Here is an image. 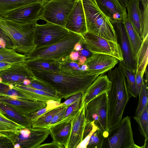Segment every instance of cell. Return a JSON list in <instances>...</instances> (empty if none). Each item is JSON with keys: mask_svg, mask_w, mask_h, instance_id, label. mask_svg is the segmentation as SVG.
I'll use <instances>...</instances> for the list:
<instances>
[{"mask_svg": "<svg viewBox=\"0 0 148 148\" xmlns=\"http://www.w3.org/2000/svg\"><path fill=\"white\" fill-rule=\"evenodd\" d=\"M31 81L28 79H25L23 83L20 84L23 85L25 86H28L31 82Z\"/></svg>", "mask_w": 148, "mask_h": 148, "instance_id": "11a10c76", "label": "cell"}, {"mask_svg": "<svg viewBox=\"0 0 148 148\" xmlns=\"http://www.w3.org/2000/svg\"><path fill=\"white\" fill-rule=\"evenodd\" d=\"M78 51L79 54L85 56L86 57L89 54V53L88 52V51L87 50L84 49L83 48Z\"/></svg>", "mask_w": 148, "mask_h": 148, "instance_id": "f5cc1de1", "label": "cell"}, {"mask_svg": "<svg viewBox=\"0 0 148 148\" xmlns=\"http://www.w3.org/2000/svg\"><path fill=\"white\" fill-rule=\"evenodd\" d=\"M82 44L92 54L100 53L112 56L119 61L123 57L119 44L109 40L88 32L82 35Z\"/></svg>", "mask_w": 148, "mask_h": 148, "instance_id": "9c48e42d", "label": "cell"}, {"mask_svg": "<svg viewBox=\"0 0 148 148\" xmlns=\"http://www.w3.org/2000/svg\"><path fill=\"white\" fill-rule=\"evenodd\" d=\"M31 71L36 79L52 88L60 98L65 99L77 93H84L98 76H78L60 71Z\"/></svg>", "mask_w": 148, "mask_h": 148, "instance_id": "6da1fadb", "label": "cell"}, {"mask_svg": "<svg viewBox=\"0 0 148 148\" xmlns=\"http://www.w3.org/2000/svg\"><path fill=\"white\" fill-rule=\"evenodd\" d=\"M148 6L144 9L143 13V27L141 38L143 41L148 36Z\"/></svg>", "mask_w": 148, "mask_h": 148, "instance_id": "f35d334b", "label": "cell"}, {"mask_svg": "<svg viewBox=\"0 0 148 148\" xmlns=\"http://www.w3.org/2000/svg\"><path fill=\"white\" fill-rule=\"evenodd\" d=\"M0 116H1L5 118H7L3 114V113L1 111V110H0Z\"/></svg>", "mask_w": 148, "mask_h": 148, "instance_id": "680465c9", "label": "cell"}, {"mask_svg": "<svg viewBox=\"0 0 148 148\" xmlns=\"http://www.w3.org/2000/svg\"><path fill=\"white\" fill-rule=\"evenodd\" d=\"M101 74L97 77L84 94L82 102L85 105L110 88V82L107 75Z\"/></svg>", "mask_w": 148, "mask_h": 148, "instance_id": "ffe728a7", "label": "cell"}, {"mask_svg": "<svg viewBox=\"0 0 148 148\" xmlns=\"http://www.w3.org/2000/svg\"><path fill=\"white\" fill-rule=\"evenodd\" d=\"M37 22L20 23L0 16V28L12 40L14 47L13 49L20 54L27 56L36 47L34 36Z\"/></svg>", "mask_w": 148, "mask_h": 148, "instance_id": "3957f363", "label": "cell"}, {"mask_svg": "<svg viewBox=\"0 0 148 148\" xmlns=\"http://www.w3.org/2000/svg\"><path fill=\"white\" fill-rule=\"evenodd\" d=\"M44 2L35 3L23 6L12 11L3 17L20 23H28L37 21Z\"/></svg>", "mask_w": 148, "mask_h": 148, "instance_id": "9a60e30c", "label": "cell"}, {"mask_svg": "<svg viewBox=\"0 0 148 148\" xmlns=\"http://www.w3.org/2000/svg\"><path fill=\"white\" fill-rule=\"evenodd\" d=\"M100 10L110 20L123 21L127 17L125 8L118 0H95Z\"/></svg>", "mask_w": 148, "mask_h": 148, "instance_id": "d6986e66", "label": "cell"}, {"mask_svg": "<svg viewBox=\"0 0 148 148\" xmlns=\"http://www.w3.org/2000/svg\"><path fill=\"white\" fill-rule=\"evenodd\" d=\"M82 40L76 43L75 44L74 49L75 51H78L83 48H82L83 45L82 43Z\"/></svg>", "mask_w": 148, "mask_h": 148, "instance_id": "f907efd6", "label": "cell"}, {"mask_svg": "<svg viewBox=\"0 0 148 148\" xmlns=\"http://www.w3.org/2000/svg\"><path fill=\"white\" fill-rule=\"evenodd\" d=\"M138 124L141 134L145 138V143L142 148H148V110L147 105L138 117H133Z\"/></svg>", "mask_w": 148, "mask_h": 148, "instance_id": "4dcf8cb0", "label": "cell"}, {"mask_svg": "<svg viewBox=\"0 0 148 148\" xmlns=\"http://www.w3.org/2000/svg\"><path fill=\"white\" fill-rule=\"evenodd\" d=\"M119 41L123 57L121 62L125 67L135 71L136 69V55L132 49L122 21L110 20Z\"/></svg>", "mask_w": 148, "mask_h": 148, "instance_id": "7c38bea8", "label": "cell"}, {"mask_svg": "<svg viewBox=\"0 0 148 148\" xmlns=\"http://www.w3.org/2000/svg\"><path fill=\"white\" fill-rule=\"evenodd\" d=\"M140 1V0H139Z\"/></svg>", "mask_w": 148, "mask_h": 148, "instance_id": "94428289", "label": "cell"}, {"mask_svg": "<svg viewBox=\"0 0 148 148\" xmlns=\"http://www.w3.org/2000/svg\"><path fill=\"white\" fill-rule=\"evenodd\" d=\"M139 0H130L126 8L128 18L141 38L143 27V13L139 8Z\"/></svg>", "mask_w": 148, "mask_h": 148, "instance_id": "7402d4cb", "label": "cell"}, {"mask_svg": "<svg viewBox=\"0 0 148 148\" xmlns=\"http://www.w3.org/2000/svg\"><path fill=\"white\" fill-rule=\"evenodd\" d=\"M72 120L60 123L49 128L53 141L66 148L71 133Z\"/></svg>", "mask_w": 148, "mask_h": 148, "instance_id": "44dd1931", "label": "cell"}, {"mask_svg": "<svg viewBox=\"0 0 148 148\" xmlns=\"http://www.w3.org/2000/svg\"><path fill=\"white\" fill-rule=\"evenodd\" d=\"M107 72L110 82V88L107 92L109 132L121 121L130 95L125 77L121 69L118 66Z\"/></svg>", "mask_w": 148, "mask_h": 148, "instance_id": "7a4b0ae2", "label": "cell"}, {"mask_svg": "<svg viewBox=\"0 0 148 148\" xmlns=\"http://www.w3.org/2000/svg\"><path fill=\"white\" fill-rule=\"evenodd\" d=\"M14 145L11 140L6 136H0V148H14Z\"/></svg>", "mask_w": 148, "mask_h": 148, "instance_id": "f6af8a7d", "label": "cell"}, {"mask_svg": "<svg viewBox=\"0 0 148 148\" xmlns=\"http://www.w3.org/2000/svg\"><path fill=\"white\" fill-rule=\"evenodd\" d=\"M85 105L82 104L75 117L72 120L71 130L66 148H76L83 138L86 122Z\"/></svg>", "mask_w": 148, "mask_h": 148, "instance_id": "ac0fdd59", "label": "cell"}, {"mask_svg": "<svg viewBox=\"0 0 148 148\" xmlns=\"http://www.w3.org/2000/svg\"><path fill=\"white\" fill-rule=\"evenodd\" d=\"M119 60L110 55L100 53L92 54L87 58L84 64L88 67V74L99 76L114 68Z\"/></svg>", "mask_w": 148, "mask_h": 148, "instance_id": "5bb4252c", "label": "cell"}, {"mask_svg": "<svg viewBox=\"0 0 148 148\" xmlns=\"http://www.w3.org/2000/svg\"><path fill=\"white\" fill-rule=\"evenodd\" d=\"M64 27L82 35L87 32L85 15L81 0H78L69 14Z\"/></svg>", "mask_w": 148, "mask_h": 148, "instance_id": "e0dca14e", "label": "cell"}, {"mask_svg": "<svg viewBox=\"0 0 148 148\" xmlns=\"http://www.w3.org/2000/svg\"><path fill=\"white\" fill-rule=\"evenodd\" d=\"M3 136V135H2L1 134H0V136Z\"/></svg>", "mask_w": 148, "mask_h": 148, "instance_id": "91938a15", "label": "cell"}, {"mask_svg": "<svg viewBox=\"0 0 148 148\" xmlns=\"http://www.w3.org/2000/svg\"><path fill=\"white\" fill-rule=\"evenodd\" d=\"M12 64L3 62H0V70L10 66Z\"/></svg>", "mask_w": 148, "mask_h": 148, "instance_id": "816d5d0a", "label": "cell"}, {"mask_svg": "<svg viewBox=\"0 0 148 148\" xmlns=\"http://www.w3.org/2000/svg\"><path fill=\"white\" fill-rule=\"evenodd\" d=\"M77 0H47L43 4L38 19L64 27L68 17Z\"/></svg>", "mask_w": 148, "mask_h": 148, "instance_id": "8992f818", "label": "cell"}, {"mask_svg": "<svg viewBox=\"0 0 148 148\" xmlns=\"http://www.w3.org/2000/svg\"><path fill=\"white\" fill-rule=\"evenodd\" d=\"M0 38L3 39L5 42L6 48L13 49L14 45L12 40L7 34L0 28Z\"/></svg>", "mask_w": 148, "mask_h": 148, "instance_id": "bcb514c9", "label": "cell"}, {"mask_svg": "<svg viewBox=\"0 0 148 148\" xmlns=\"http://www.w3.org/2000/svg\"><path fill=\"white\" fill-rule=\"evenodd\" d=\"M58 61L60 71L78 76H83L89 74L87 71H82L77 62L71 60L69 56Z\"/></svg>", "mask_w": 148, "mask_h": 148, "instance_id": "4316f807", "label": "cell"}, {"mask_svg": "<svg viewBox=\"0 0 148 148\" xmlns=\"http://www.w3.org/2000/svg\"><path fill=\"white\" fill-rule=\"evenodd\" d=\"M121 5L124 8H126L127 5L128 0H118Z\"/></svg>", "mask_w": 148, "mask_h": 148, "instance_id": "db71d44e", "label": "cell"}, {"mask_svg": "<svg viewBox=\"0 0 148 148\" xmlns=\"http://www.w3.org/2000/svg\"><path fill=\"white\" fill-rule=\"evenodd\" d=\"M148 36L143 41L142 44L136 55V69L144 75L148 64Z\"/></svg>", "mask_w": 148, "mask_h": 148, "instance_id": "f1b7e54d", "label": "cell"}, {"mask_svg": "<svg viewBox=\"0 0 148 148\" xmlns=\"http://www.w3.org/2000/svg\"><path fill=\"white\" fill-rule=\"evenodd\" d=\"M26 79L32 81L36 78L23 63L12 64L0 70V83L4 84H21Z\"/></svg>", "mask_w": 148, "mask_h": 148, "instance_id": "4fadbf2b", "label": "cell"}, {"mask_svg": "<svg viewBox=\"0 0 148 148\" xmlns=\"http://www.w3.org/2000/svg\"><path fill=\"white\" fill-rule=\"evenodd\" d=\"M84 93H78L73 95L66 99L64 102L61 103L63 106H68L79 99L83 97Z\"/></svg>", "mask_w": 148, "mask_h": 148, "instance_id": "7bdbcfd3", "label": "cell"}, {"mask_svg": "<svg viewBox=\"0 0 148 148\" xmlns=\"http://www.w3.org/2000/svg\"><path fill=\"white\" fill-rule=\"evenodd\" d=\"M47 0H0V16L4 17L12 11L33 3Z\"/></svg>", "mask_w": 148, "mask_h": 148, "instance_id": "d4e9b609", "label": "cell"}, {"mask_svg": "<svg viewBox=\"0 0 148 148\" xmlns=\"http://www.w3.org/2000/svg\"><path fill=\"white\" fill-rule=\"evenodd\" d=\"M64 106H60L48 111L37 120L32 122V127L48 128L53 117Z\"/></svg>", "mask_w": 148, "mask_h": 148, "instance_id": "d6a6232c", "label": "cell"}, {"mask_svg": "<svg viewBox=\"0 0 148 148\" xmlns=\"http://www.w3.org/2000/svg\"><path fill=\"white\" fill-rule=\"evenodd\" d=\"M27 86L44 91L60 97L53 89L36 79L31 81Z\"/></svg>", "mask_w": 148, "mask_h": 148, "instance_id": "74e56055", "label": "cell"}, {"mask_svg": "<svg viewBox=\"0 0 148 148\" xmlns=\"http://www.w3.org/2000/svg\"><path fill=\"white\" fill-rule=\"evenodd\" d=\"M135 144L130 117H124L105 138L102 148H140Z\"/></svg>", "mask_w": 148, "mask_h": 148, "instance_id": "52a82bcc", "label": "cell"}, {"mask_svg": "<svg viewBox=\"0 0 148 148\" xmlns=\"http://www.w3.org/2000/svg\"><path fill=\"white\" fill-rule=\"evenodd\" d=\"M86 59L87 58L86 56L79 54V56L77 62L78 64L81 66L84 63Z\"/></svg>", "mask_w": 148, "mask_h": 148, "instance_id": "681fc988", "label": "cell"}, {"mask_svg": "<svg viewBox=\"0 0 148 148\" xmlns=\"http://www.w3.org/2000/svg\"><path fill=\"white\" fill-rule=\"evenodd\" d=\"M0 110L7 118L24 128H32V122L27 116L18 113L11 107L1 102Z\"/></svg>", "mask_w": 148, "mask_h": 148, "instance_id": "603a6c76", "label": "cell"}, {"mask_svg": "<svg viewBox=\"0 0 148 148\" xmlns=\"http://www.w3.org/2000/svg\"><path fill=\"white\" fill-rule=\"evenodd\" d=\"M10 88H12L22 92L32 98L34 101L46 102L48 100L54 99L51 97L40 95L34 92L18 88L12 84L7 85Z\"/></svg>", "mask_w": 148, "mask_h": 148, "instance_id": "d590c367", "label": "cell"}, {"mask_svg": "<svg viewBox=\"0 0 148 148\" xmlns=\"http://www.w3.org/2000/svg\"><path fill=\"white\" fill-rule=\"evenodd\" d=\"M79 56V54L78 51L74 50L70 54L69 57L72 60L77 62Z\"/></svg>", "mask_w": 148, "mask_h": 148, "instance_id": "c3c4849f", "label": "cell"}, {"mask_svg": "<svg viewBox=\"0 0 148 148\" xmlns=\"http://www.w3.org/2000/svg\"><path fill=\"white\" fill-rule=\"evenodd\" d=\"M49 134L47 128H23L6 137L13 142L14 148H37Z\"/></svg>", "mask_w": 148, "mask_h": 148, "instance_id": "30bf717a", "label": "cell"}, {"mask_svg": "<svg viewBox=\"0 0 148 148\" xmlns=\"http://www.w3.org/2000/svg\"><path fill=\"white\" fill-rule=\"evenodd\" d=\"M63 148V146L53 141L52 142L48 143L40 144L37 148Z\"/></svg>", "mask_w": 148, "mask_h": 148, "instance_id": "7dc6e473", "label": "cell"}, {"mask_svg": "<svg viewBox=\"0 0 148 148\" xmlns=\"http://www.w3.org/2000/svg\"><path fill=\"white\" fill-rule=\"evenodd\" d=\"M118 66L122 70L125 77L129 94L131 96L137 98L138 93L135 79V71L124 66L119 61Z\"/></svg>", "mask_w": 148, "mask_h": 148, "instance_id": "f546056e", "label": "cell"}, {"mask_svg": "<svg viewBox=\"0 0 148 148\" xmlns=\"http://www.w3.org/2000/svg\"><path fill=\"white\" fill-rule=\"evenodd\" d=\"M23 128H24L16 123L0 116V134L2 135L6 136Z\"/></svg>", "mask_w": 148, "mask_h": 148, "instance_id": "1f68e13d", "label": "cell"}, {"mask_svg": "<svg viewBox=\"0 0 148 148\" xmlns=\"http://www.w3.org/2000/svg\"><path fill=\"white\" fill-rule=\"evenodd\" d=\"M68 107L64 106L62 110L54 115L48 126V128L49 129L52 126L56 125L62 119Z\"/></svg>", "mask_w": 148, "mask_h": 148, "instance_id": "ab89813d", "label": "cell"}, {"mask_svg": "<svg viewBox=\"0 0 148 148\" xmlns=\"http://www.w3.org/2000/svg\"><path fill=\"white\" fill-rule=\"evenodd\" d=\"M81 70L83 71H87L88 69V67L87 65L85 64H84L80 66Z\"/></svg>", "mask_w": 148, "mask_h": 148, "instance_id": "6f0895ef", "label": "cell"}, {"mask_svg": "<svg viewBox=\"0 0 148 148\" xmlns=\"http://www.w3.org/2000/svg\"><path fill=\"white\" fill-rule=\"evenodd\" d=\"M0 102L7 105L18 113L27 116L47 106L45 102L33 101L7 96H0Z\"/></svg>", "mask_w": 148, "mask_h": 148, "instance_id": "2e32d148", "label": "cell"}, {"mask_svg": "<svg viewBox=\"0 0 148 148\" xmlns=\"http://www.w3.org/2000/svg\"><path fill=\"white\" fill-rule=\"evenodd\" d=\"M107 92L100 94L85 105L86 122L94 121L105 138L109 134Z\"/></svg>", "mask_w": 148, "mask_h": 148, "instance_id": "ba28073f", "label": "cell"}, {"mask_svg": "<svg viewBox=\"0 0 148 148\" xmlns=\"http://www.w3.org/2000/svg\"><path fill=\"white\" fill-rule=\"evenodd\" d=\"M138 105L135 112V117H138L148 104L147 83L143 79L141 90L139 96Z\"/></svg>", "mask_w": 148, "mask_h": 148, "instance_id": "836d02e7", "label": "cell"}, {"mask_svg": "<svg viewBox=\"0 0 148 148\" xmlns=\"http://www.w3.org/2000/svg\"><path fill=\"white\" fill-rule=\"evenodd\" d=\"M69 31L65 27L46 22L43 25L36 23L35 26L34 42L36 47L53 44L65 37Z\"/></svg>", "mask_w": 148, "mask_h": 148, "instance_id": "8fae6325", "label": "cell"}, {"mask_svg": "<svg viewBox=\"0 0 148 148\" xmlns=\"http://www.w3.org/2000/svg\"><path fill=\"white\" fill-rule=\"evenodd\" d=\"M140 1L141 2L143 5L144 9L148 6V0H140Z\"/></svg>", "mask_w": 148, "mask_h": 148, "instance_id": "9f6ffc18", "label": "cell"}, {"mask_svg": "<svg viewBox=\"0 0 148 148\" xmlns=\"http://www.w3.org/2000/svg\"><path fill=\"white\" fill-rule=\"evenodd\" d=\"M104 137L98 129L92 135L86 148H102Z\"/></svg>", "mask_w": 148, "mask_h": 148, "instance_id": "8d00e7d4", "label": "cell"}, {"mask_svg": "<svg viewBox=\"0 0 148 148\" xmlns=\"http://www.w3.org/2000/svg\"><path fill=\"white\" fill-rule=\"evenodd\" d=\"M123 23L132 49L136 55L140 48L143 41L128 18L127 16L124 19Z\"/></svg>", "mask_w": 148, "mask_h": 148, "instance_id": "484cf974", "label": "cell"}, {"mask_svg": "<svg viewBox=\"0 0 148 148\" xmlns=\"http://www.w3.org/2000/svg\"><path fill=\"white\" fill-rule=\"evenodd\" d=\"M83 40L81 35L69 31L64 38L52 44L35 47L27 55V60L58 61L69 56L75 44Z\"/></svg>", "mask_w": 148, "mask_h": 148, "instance_id": "5b68a950", "label": "cell"}, {"mask_svg": "<svg viewBox=\"0 0 148 148\" xmlns=\"http://www.w3.org/2000/svg\"><path fill=\"white\" fill-rule=\"evenodd\" d=\"M87 32L118 43L116 34L109 19L100 10L95 0H81Z\"/></svg>", "mask_w": 148, "mask_h": 148, "instance_id": "277c9868", "label": "cell"}, {"mask_svg": "<svg viewBox=\"0 0 148 148\" xmlns=\"http://www.w3.org/2000/svg\"><path fill=\"white\" fill-rule=\"evenodd\" d=\"M83 97L80 98L68 107L63 119L57 124L69 121L72 120L76 115L82 104Z\"/></svg>", "mask_w": 148, "mask_h": 148, "instance_id": "e575fe53", "label": "cell"}, {"mask_svg": "<svg viewBox=\"0 0 148 148\" xmlns=\"http://www.w3.org/2000/svg\"><path fill=\"white\" fill-rule=\"evenodd\" d=\"M27 59L26 55L17 53L13 49L0 48V62L11 64L23 63Z\"/></svg>", "mask_w": 148, "mask_h": 148, "instance_id": "83f0119b", "label": "cell"}, {"mask_svg": "<svg viewBox=\"0 0 148 148\" xmlns=\"http://www.w3.org/2000/svg\"><path fill=\"white\" fill-rule=\"evenodd\" d=\"M23 63L31 71H48L52 72L60 71L58 61L26 59Z\"/></svg>", "mask_w": 148, "mask_h": 148, "instance_id": "cb8c5ba5", "label": "cell"}, {"mask_svg": "<svg viewBox=\"0 0 148 148\" xmlns=\"http://www.w3.org/2000/svg\"><path fill=\"white\" fill-rule=\"evenodd\" d=\"M135 77L138 96H139L142 88L144 75H143L141 72L137 70H136L135 72Z\"/></svg>", "mask_w": 148, "mask_h": 148, "instance_id": "ee69618b", "label": "cell"}, {"mask_svg": "<svg viewBox=\"0 0 148 148\" xmlns=\"http://www.w3.org/2000/svg\"><path fill=\"white\" fill-rule=\"evenodd\" d=\"M50 110H51L47 106L44 108L29 114L27 116L32 122L37 120L41 116Z\"/></svg>", "mask_w": 148, "mask_h": 148, "instance_id": "60d3db41", "label": "cell"}, {"mask_svg": "<svg viewBox=\"0 0 148 148\" xmlns=\"http://www.w3.org/2000/svg\"><path fill=\"white\" fill-rule=\"evenodd\" d=\"M98 129V127L95 125L91 131L86 136L79 144L76 148H86L90 138L92 134Z\"/></svg>", "mask_w": 148, "mask_h": 148, "instance_id": "b9f144b4", "label": "cell"}, {"mask_svg": "<svg viewBox=\"0 0 148 148\" xmlns=\"http://www.w3.org/2000/svg\"></svg>", "mask_w": 148, "mask_h": 148, "instance_id": "6125c7cd", "label": "cell"}]
</instances>
